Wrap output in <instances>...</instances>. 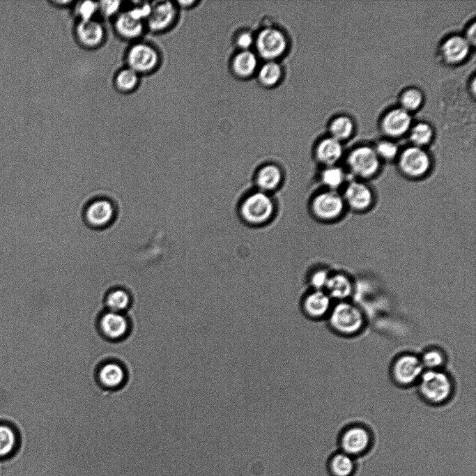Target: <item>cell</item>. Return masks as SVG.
Here are the masks:
<instances>
[{
  "label": "cell",
  "mask_w": 476,
  "mask_h": 476,
  "mask_svg": "<svg viewBox=\"0 0 476 476\" xmlns=\"http://www.w3.org/2000/svg\"><path fill=\"white\" fill-rule=\"evenodd\" d=\"M99 9L98 3L91 1H81L77 8V12L80 17V21H86L93 19V17Z\"/></svg>",
  "instance_id": "cell-36"
},
{
  "label": "cell",
  "mask_w": 476,
  "mask_h": 476,
  "mask_svg": "<svg viewBox=\"0 0 476 476\" xmlns=\"http://www.w3.org/2000/svg\"><path fill=\"white\" fill-rule=\"evenodd\" d=\"M194 3V1H178V3H180L181 6H190V5H191V4Z\"/></svg>",
  "instance_id": "cell-41"
},
{
  "label": "cell",
  "mask_w": 476,
  "mask_h": 476,
  "mask_svg": "<svg viewBox=\"0 0 476 476\" xmlns=\"http://www.w3.org/2000/svg\"><path fill=\"white\" fill-rule=\"evenodd\" d=\"M116 31L122 37L134 39L143 32V22L134 17L128 11L121 13L115 21Z\"/></svg>",
  "instance_id": "cell-23"
},
{
  "label": "cell",
  "mask_w": 476,
  "mask_h": 476,
  "mask_svg": "<svg viewBox=\"0 0 476 476\" xmlns=\"http://www.w3.org/2000/svg\"><path fill=\"white\" fill-rule=\"evenodd\" d=\"M420 359L424 370L442 369L446 361L444 353L436 348L427 349Z\"/></svg>",
  "instance_id": "cell-31"
},
{
  "label": "cell",
  "mask_w": 476,
  "mask_h": 476,
  "mask_svg": "<svg viewBox=\"0 0 476 476\" xmlns=\"http://www.w3.org/2000/svg\"><path fill=\"white\" fill-rule=\"evenodd\" d=\"M330 274L325 269L315 270L311 275L309 283L313 290H325Z\"/></svg>",
  "instance_id": "cell-37"
},
{
  "label": "cell",
  "mask_w": 476,
  "mask_h": 476,
  "mask_svg": "<svg viewBox=\"0 0 476 476\" xmlns=\"http://www.w3.org/2000/svg\"><path fill=\"white\" fill-rule=\"evenodd\" d=\"M470 49L471 45L463 36L451 35L440 45L439 56L445 64L458 65L467 59Z\"/></svg>",
  "instance_id": "cell-13"
},
{
  "label": "cell",
  "mask_w": 476,
  "mask_h": 476,
  "mask_svg": "<svg viewBox=\"0 0 476 476\" xmlns=\"http://www.w3.org/2000/svg\"><path fill=\"white\" fill-rule=\"evenodd\" d=\"M157 50L151 45L139 43L132 45L127 54L129 68L139 73L153 70L159 63Z\"/></svg>",
  "instance_id": "cell-12"
},
{
  "label": "cell",
  "mask_w": 476,
  "mask_h": 476,
  "mask_svg": "<svg viewBox=\"0 0 476 476\" xmlns=\"http://www.w3.org/2000/svg\"><path fill=\"white\" fill-rule=\"evenodd\" d=\"M332 300L324 290H312L307 293L300 302L302 315L312 321L327 318L332 305Z\"/></svg>",
  "instance_id": "cell-11"
},
{
  "label": "cell",
  "mask_w": 476,
  "mask_h": 476,
  "mask_svg": "<svg viewBox=\"0 0 476 476\" xmlns=\"http://www.w3.org/2000/svg\"><path fill=\"white\" fill-rule=\"evenodd\" d=\"M176 17V9L171 1H155L146 19L148 28L153 31H162L169 28Z\"/></svg>",
  "instance_id": "cell-15"
},
{
  "label": "cell",
  "mask_w": 476,
  "mask_h": 476,
  "mask_svg": "<svg viewBox=\"0 0 476 476\" xmlns=\"http://www.w3.org/2000/svg\"><path fill=\"white\" fill-rule=\"evenodd\" d=\"M326 319L333 331L344 336L358 334L365 325L363 312L356 305L348 300L333 304Z\"/></svg>",
  "instance_id": "cell-1"
},
{
  "label": "cell",
  "mask_w": 476,
  "mask_h": 476,
  "mask_svg": "<svg viewBox=\"0 0 476 476\" xmlns=\"http://www.w3.org/2000/svg\"><path fill=\"white\" fill-rule=\"evenodd\" d=\"M410 114L401 107L387 111L381 121L382 132L390 138H397L409 131L411 127Z\"/></svg>",
  "instance_id": "cell-14"
},
{
  "label": "cell",
  "mask_w": 476,
  "mask_h": 476,
  "mask_svg": "<svg viewBox=\"0 0 476 476\" xmlns=\"http://www.w3.org/2000/svg\"><path fill=\"white\" fill-rule=\"evenodd\" d=\"M257 66V56L249 50H242L238 53L232 62L233 72L242 78H247L254 74Z\"/></svg>",
  "instance_id": "cell-24"
},
{
  "label": "cell",
  "mask_w": 476,
  "mask_h": 476,
  "mask_svg": "<svg viewBox=\"0 0 476 476\" xmlns=\"http://www.w3.org/2000/svg\"><path fill=\"white\" fill-rule=\"evenodd\" d=\"M374 148L381 162L397 160L399 154L398 146L390 139L379 141Z\"/></svg>",
  "instance_id": "cell-35"
},
{
  "label": "cell",
  "mask_w": 476,
  "mask_h": 476,
  "mask_svg": "<svg viewBox=\"0 0 476 476\" xmlns=\"http://www.w3.org/2000/svg\"><path fill=\"white\" fill-rule=\"evenodd\" d=\"M327 466L331 476H353L357 468L355 458L341 451L330 456Z\"/></svg>",
  "instance_id": "cell-22"
},
{
  "label": "cell",
  "mask_w": 476,
  "mask_h": 476,
  "mask_svg": "<svg viewBox=\"0 0 476 476\" xmlns=\"http://www.w3.org/2000/svg\"><path fill=\"white\" fill-rule=\"evenodd\" d=\"M408 132L412 145L421 148L428 146L434 135L433 128L426 122H418L411 125Z\"/></svg>",
  "instance_id": "cell-28"
},
{
  "label": "cell",
  "mask_w": 476,
  "mask_h": 476,
  "mask_svg": "<svg viewBox=\"0 0 476 476\" xmlns=\"http://www.w3.org/2000/svg\"><path fill=\"white\" fill-rule=\"evenodd\" d=\"M125 374L122 366L116 362L103 364L98 371V378L101 384L108 388H115L121 385L125 380Z\"/></svg>",
  "instance_id": "cell-25"
},
{
  "label": "cell",
  "mask_w": 476,
  "mask_h": 476,
  "mask_svg": "<svg viewBox=\"0 0 476 476\" xmlns=\"http://www.w3.org/2000/svg\"><path fill=\"white\" fill-rule=\"evenodd\" d=\"M324 291L333 301L348 300L353 292V284L351 278L344 273L330 274Z\"/></svg>",
  "instance_id": "cell-20"
},
{
  "label": "cell",
  "mask_w": 476,
  "mask_h": 476,
  "mask_svg": "<svg viewBox=\"0 0 476 476\" xmlns=\"http://www.w3.org/2000/svg\"><path fill=\"white\" fill-rule=\"evenodd\" d=\"M424 371L420 357L409 353L399 355L392 366L393 380L404 387L417 383Z\"/></svg>",
  "instance_id": "cell-9"
},
{
  "label": "cell",
  "mask_w": 476,
  "mask_h": 476,
  "mask_svg": "<svg viewBox=\"0 0 476 476\" xmlns=\"http://www.w3.org/2000/svg\"><path fill=\"white\" fill-rule=\"evenodd\" d=\"M260 56L267 61H274L285 52L287 40L283 32L275 28H266L261 30L255 41Z\"/></svg>",
  "instance_id": "cell-10"
},
{
  "label": "cell",
  "mask_w": 476,
  "mask_h": 476,
  "mask_svg": "<svg viewBox=\"0 0 476 476\" xmlns=\"http://www.w3.org/2000/svg\"><path fill=\"white\" fill-rule=\"evenodd\" d=\"M372 443L373 436L370 430L360 424L346 427L339 437L341 451L354 458L367 453Z\"/></svg>",
  "instance_id": "cell-7"
},
{
  "label": "cell",
  "mask_w": 476,
  "mask_h": 476,
  "mask_svg": "<svg viewBox=\"0 0 476 476\" xmlns=\"http://www.w3.org/2000/svg\"><path fill=\"white\" fill-rule=\"evenodd\" d=\"M343 153L341 142L330 136L321 139L315 148V157L324 167L337 164Z\"/></svg>",
  "instance_id": "cell-18"
},
{
  "label": "cell",
  "mask_w": 476,
  "mask_h": 476,
  "mask_svg": "<svg viewBox=\"0 0 476 476\" xmlns=\"http://www.w3.org/2000/svg\"><path fill=\"white\" fill-rule=\"evenodd\" d=\"M282 70L281 66L275 61H267L259 69L258 78L266 86L277 84L281 79Z\"/></svg>",
  "instance_id": "cell-30"
},
{
  "label": "cell",
  "mask_w": 476,
  "mask_h": 476,
  "mask_svg": "<svg viewBox=\"0 0 476 476\" xmlns=\"http://www.w3.org/2000/svg\"><path fill=\"white\" fill-rule=\"evenodd\" d=\"M254 42V40L253 36L247 31L242 32L236 38L237 45L242 50H249Z\"/></svg>",
  "instance_id": "cell-39"
},
{
  "label": "cell",
  "mask_w": 476,
  "mask_h": 476,
  "mask_svg": "<svg viewBox=\"0 0 476 476\" xmlns=\"http://www.w3.org/2000/svg\"><path fill=\"white\" fill-rule=\"evenodd\" d=\"M346 208L342 194L338 191L325 190L316 194L311 201L314 215L323 221L339 218Z\"/></svg>",
  "instance_id": "cell-6"
},
{
  "label": "cell",
  "mask_w": 476,
  "mask_h": 476,
  "mask_svg": "<svg viewBox=\"0 0 476 476\" xmlns=\"http://www.w3.org/2000/svg\"><path fill=\"white\" fill-rule=\"evenodd\" d=\"M130 303L129 294L121 289L112 291L106 298V305L111 312L121 313L129 307Z\"/></svg>",
  "instance_id": "cell-32"
},
{
  "label": "cell",
  "mask_w": 476,
  "mask_h": 476,
  "mask_svg": "<svg viewBox=\"0 0 476 476\" xmlns=\"http://www.w3.org/2000/svg\"><path fill=\"white\" fill-rule=\"evenodd\" d=\"M475 23L473 22L468 26L463 36L471 46L475 43Z\"/></svg>",
  "instance_id": "cell-40"
},
{
  "label": "cell",
  "mask_w": 476,
  "mask_h": 476,
  "mask_svg": "<svg viewBox=\"0 0 476 476\" xmlns=\"http://www.w3.org/2000/svg\"><path fill=\"white\" fill-rule=\"evenodd\" d=\"M346 207L355 212L369 210L374 202V193L364 181L353 178L344 185L341 192Z\"/></svg>",
  "instance_id": "cell-8"
},
{
  "label": "cell",
  "mask_w": 476,
  "mask_h": 476,
  "mask_svg": "<svg viewBox=\"0 0 476 476\" xmlns=\"http://www.w3.org/2000/svg\"><path fill=\"white\" fill-rule=\"evenodd\" d=\"M423 102V93L417 88L410 87L406 89L399 95V107L408 113L419 109L422 105Z\"/></svg>",
  "instance_id": "cell-29"
},
{
  "label": "cell",
  "mask_w": 476,
  "mask_h": 476,
  "mask_svg": "<svg viewBox=\"0 0 476 476\" xmlns=\"http://www.w3.org/2000/svg\"><path fill=\"white\" fill-rule=\"evenodd\" d=\"M275 208L274 201L270 194L257 190L243 199L240 206V213L247 223L259 225L271 219Z\"/></svg>",
  "instance_id": "cell-4"
},
{
  "label": "cell",
  "mask_w": 476,
  "mask_h": 476,
  "mask_svg": "<svg viewBox=\"0 0 476 476\" xmlns=\"http://www.w3.org/2000/svg\"><path fill=\"white\" fill-rule=\"evenodd\" d=\"M100 328L107 338L116 340L123 338L128 333L129 323L127 318L121 313L109 311L102 316Z\"/></svg>",
  "instance_id": "cell-17"
},
{
  "label": "cell",
  "mask_w": 476,
  "mask_h": 476,
  "mask_svg": "<svg viewBox=\"0 0 476 476\" xmlns=\"http://www.w3.org/2000/svg\"><path fill=\"white\" fill-rule=\"evenodd\" d=\"M86 221L93 227L101 228L109 224L114 216V208L105 199L92 201L85 210Z\"/></svg>",
  "instance_id": "cell-16"
},
{
  "label": "cell",
  "mask_w": 476,
  "mask_h": 476,
  "mask_svg": "<svg viewBox=\"0 0 476 476\" xmlns=\"http://www.w3.org/2000/svg\"><path fill=\"white\" fill-rule=\"evenodd\" d=\"M346 171L335 164L324 167L320 174V180L326 190L338 191L346 183Z\"/></svg>",
  "instance_id": "cell-26"
},
{
  "label": "cell",
  "mask_w": 476,
  "mask_h": 476,
  "mask_svg": "<svg viewBox=\"0 0 476 476\" xmlns=\"http://www.w3.org/2000/svg\"><path fill=\"white\" fill-rule=\"evenodd\" d=\"M76 35L79 43L89 47H94L102 43L105 38L102 25L92 19L80 21L76 27Z\"/></svg>",
  "instance_id": "cell-19"
},
{
  "label": "cell",
  "mask_w": 476,
  "mask_h": 476,
  "mask_svg": "<svg viewBox=\"0 0 476 476\" xmlns=\"http://www.w3.org/2000/svg\"><path fill=\"white\" fill-rule=\"evenodd\" d=\"M417 384L421 397L434 405L447 401L454 392L452 379L442 369L424 370Z\"/></svg>",
  "instance_id": "cell-2"
},
{
  "label": "cell",
  "mask_w": 476,
  "mask_h": 476,
  "mask_svg": "<svg viewBox=\"0 0 476 476\" xmlns=\"http://www.w3.org/2000/svg\"><path fill=\"white\" fill-rule=\"evenodd\" d=\"M282 178L281 169L275 164H268L259 169L255 181L259 190L268 193L280 185Z\"/></svg>",
  "instance_id": "cell-21"
},
{
  "label": "cell",
  "mask_w": 476,
  "mask_h": 476,
  "mask_svg": "<svg viewBox=\"0 0 476 476\" xmlns=\"http://www.w3.org/2000/svg\"><path fill=\"white\" fill-rule=\"evenodd\" d=\"M138 82V73L129 67L121 70L115 77L116 86L122 91L133 90L137 86Z\"/></svg>",
  "instance_id": "cell-33"
},
{
  "label": "cell",
  "mask_w": 476,
  "mask_h": 476,
  "mask_svg": "<svg viewBox=\"0 0 476 476\" xmlns=\"http://www.w3.org/2000/svg\"><path fill=\"white\" fill-rule=\"evenodd\" d=\"M354 122L346 115H340L334 118L329 125L330 137L343 141L349 139L354 132Z\"/></svg>",
  "instance_id": "cell-27"
},
{
  "label": "cell",
  "mask_w": 476,
  "mask_h": 476,
  "mask_svg": "<svg viewBox=\"0 0 476 476\" xmlns=\"http://www.w3.org/2000/svg\"><path fill=\"white\" fill-rule=\"evenodd\" d=\"M16 443L14 431L8 426L0 425V458L9 455L14 450Z\"/></svg>",
  "instance_id": "cell-34"
},
{
  "label": "cell",
  "mask_w": 476,
  "mask_h": 476,
  "mask_svg": "<svg viewBox=\"0 0 476 476\" xmlns=\"http://www.w3.org/2000/svg\"><path fill=\"white\" fill-rule=\"evenodd\" d=\"M121 3L119 1H102L98 3V6L105 16L111 17L118 11Z\"/></svg>",
  "instance_id": "cell-38"
},
{
  "label": "cell",
  "mask_w": 476,
  "mask_h": 476,
  "mask_svg": "<svg viewBox=\"0 0 476 476\" xmlns=\"http://www.w3.org/2000/svg\"><path fill=\"white\" fill-rule=\"evenodd\" d=\"M381 160L374 147L361 145L353 148L346 158L348 172L355 179L366 181L380 171Z\"/></svg>",
  "instance_id": "cell-3"
},
{
  "label": "cell",
  "mask_w": 476,
  "mask_h": 476,
  "mask_svg": "<svg viewBox=\"0 0 476 476\" xmlns=\"http://www.w3.org/2000/svg\"><path fill=\"white\" fill-rule=\"evenodd\" d=\"M399 171L406 177L420 179L426 176L431 169L432 160L424 149L411 145L404 148L397 158Z\"/></svg>",
  "instance_id": "cell-5"
}]
</instances>
